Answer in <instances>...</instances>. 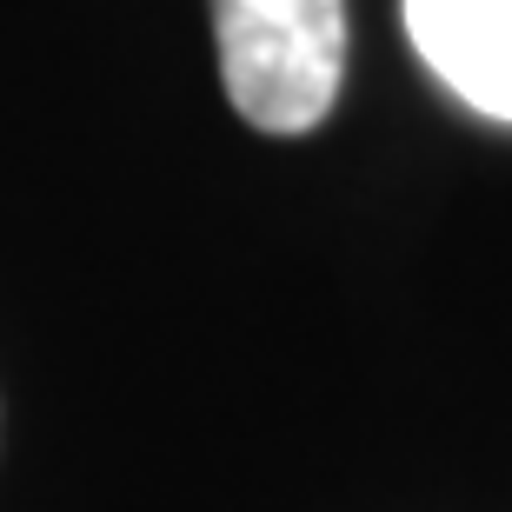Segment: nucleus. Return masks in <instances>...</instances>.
<instances>
[{
    "instance_id": "obj_1",
    "label": "nucleus",
    "mask_w": 512,
    "mask_h": 512,
    "mask_svg": "<svg viewBox=\"0 0 512 512\" xmlns=\"http://www.w3.org/2000/svg\"><path fill=\"white\" fill-rule=\"evenodd\" d=\"M220 80L260 133H313L346 80V0H213Z\"/></svg>"
},
{
    "instance_id": "obj_2",
    "label": "nucleus",
    "mask_w": 512,
    "mask_h": 512,
    "mask_svg": "<svg viewBox=\"0 0 512 512\" xmlns=\"http://www.w3.org/2000/svg\"><path fill=\"white\" fill-rule=\"evenodd\" d=\"M419 60L473 114L512 127V0H399Z\"/></svg>"
}]
</instances>
